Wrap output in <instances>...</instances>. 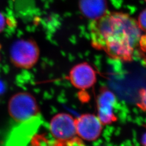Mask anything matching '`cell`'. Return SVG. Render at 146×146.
<instances>
[{
	"label": "cell",
	"mask_w": 146,
	"mask_h": 146,
	"mask_svg": "<svg viewBox=\"0 0 146 146\" xmlns=\"http://www.w3.org/2000/svg\"><path fill=\"white\" fill-rule=\"evenodd\" d=\"M92 44L110 58L131 61L140 46L141 29L137 22L127 14L107 12L90 25Z\"/></svg>",
	"instance_id": "obj_1"
},
{
	"label": "cell",
	"mask_w": 146,
	"mask_h": 146,
	"mask_svg": "<svg viewBox=\"0 0 146 146\" xmlns=\"http://www.w3.org/2000/svg\"><path fill=\"white\" fill-rule=\"evenodd\" d=\"M8 109L13 120L20 123L37 117L40 113L36 100L27 92L14 95L9 100Z\"/></svg>",
	"instance_id": "obj_2"
},
{
	"label": "cell",
	"mask_w": 146,
	"mask_h": 146,
	"mask_svg": "<svg viewBox=\"0 0 146 146\" xmlns=\"http://www.w3.org/2000/svg\"><path fill=\"white\" fill-rule=\"evenodd\" d=\"M40 50L36 43L31 40H19L14 42L10 50L12 63L18 68L31 69L36 63Z\"/></svg>",
	"instance_id": "obj_3"
},
{
	"label": "cell",
	"mask_w": 146,
	"mask_h": 146,
	"mask_svg": "<svg viewBox=\"0 0 146 146\" xmlns=\"http://www.w3.org/2000/svg\"><path fill=\"white\" fill-rule=\"evenodd\" d=\"M41 119L38 116L14 128L7 136L3 146H27L41 125Z\"/></svg>",
	"instance_id": "obj_4"
},
{
	"label": "cell",
	"mask_w": 146,
	"mask_h": 146,
	"mask_svg": "<svg viewBox=\"0 0 146 146\" xmlns=\"http://www.w3.org/2000/svg\"><path fill=\"white\" fill-rule=\"evenodd\" d=\"M67 113L55 115L50 123V131L52 136L58 141H68L75 138L76 129L75 121Z\"/></svg>",
	"instance_id": "obj_5"
},
{
	"label": "cell",
	"mask_w": 146,
	"mask_h": 146,
	"mask_svg": "<svg viewBox=\"0 0 146 146\" xmlns=\"http://www.w3.org/2000/svg\"><path fill=\"white\" fill-rule=\"evenodd\" d=\"M116 102L115 94L107 87L100 89L96 99L98 118L102 125H110L117 120L113 109Z\"/></svg>",
	"instance_id": "obj_6"
},
{
	"label": "cell",
	"mask_w": 146,
	"mask_h": 146,
	"mask_svg": "<svg viewBox=\"0 0 146 146\" xmlns=\"http://www.w3.org/2000/svg\"><path fill=\"white\" fill-rule=\"evenodd\" d=\"M76 133L81 138L88 141L96 140L102 130L99 118L91 114H84L75 120Z\"/></svg>",
	"instance_id": "obj_7"
},
{
	"label": "cell",
	"mask_w": 146,
	"mask_h": 146,
	"mask_svg": "<svg viewBox=\"0 0 146 146\" xmlns=\"http://www.w3.org/2000/svg\"><path fill=\"white\" fill-rule=\"evenodd\" d=\"M69 79L76 88L87 89L91 88L96 83V73L88 63H81L72 68Z\"/></svg>",
	"instance_id": "obj_8"
},
{
	"label": "cell",
	"mask_w": 146,
	"mask_h": 146,
	"mask_svg": "<svg viewBox=\"0 0 146 146\" xmlns=\"http://www.w3.org/2000/svg\"><path fill=\"white\" fill-rule=\"evenodd\" d=\"M79 6L84 15L93 20L103 16L108 12L106 0H80Z\"/></svg>",
	"instance_id": "obj_9"
},
{
	"label": "cell",
	"mask_w": 146,
	"mask_h": 146,
	"mask_svg": "<svg viewBox=\"0 0 146 146\" xmlns=\"http://www.w3.org/2000/svg\"><path fill=\"white\" fill-rule=\"evenodd\" d=\"M137 105L140 109L146 111V88L139 90V101Z\"/></svg>",
	"instance_id": "obj_10"
},
{
	"label": "cell",
	"mask_w": 146,
	"mask_h": 146,
	"mask_svg": "<svg viewBox=\"0 0 146 146\" xmlns=\"http://www.w3.org/2000/svg\"><path fill=\"white\" fill-rule=\"evenodd\" d=\"M137 24L141 31L146 33V9L140 13L138 17Z\"/></svg>",
	"instance_id": "obj_11"
},
{
	"label": "cell",
	"mask_w": 146,
	"mask_h": 146,
	"mask_svg": "<svg viewBox=\"0 0 146 146\" xmlns=\"http://www.w3.org/2000/svg\"><path fill=\"white\" fill-rule=\"evenodd\" d=\"M6 25V19L5 16L0 12V33L3 31Z\"/></svg>",
	"instance_id": "obj_12"
},
{
	"label": "cell",
	"mask_w": 146,
	"mask_h": 146,
	"mask_svg": "<svg viewBox=\"0 0 146 146\" xmlns=\"http://www.w3.org/2000/svg\"><path fill=\"white\" fill-rule=\"evenodd\" d=\"M5 90V86L3 82L0 80V95L3 94Z\"/></svg>",
	"instance_id": "obj_13"
},
{
	"label": "cell",
	"mask_w": 146,
	"mask_h": 146,
	"mask_svg": "<svg viewBox=\"0 0 146 146\" xmlns=\"http://www.w3.org/2000/svg\"><path fill=\"white\" fill-rule=\"evenodd\" d=\"M141 143L143 146H146V133L143 134L141 140Z\"/></svg>",
	"instance_id": "obj_14"
},
{
	"label": "cell",
	"mask_w": 146,
	"mask_h": 146,
	"mask_svg": "<svg viewBox=\"0 0 146 146\" xmlns=\"http://www.w3.org/2000/svg\"><path fill=\"white\" fill-rule=\"evenodd\" d=\"M1 45L0 44V50H1ZM0 60H1V57H0Z\"/></svg>",
	"instance_id": "obj_15"
}]
</instances>
